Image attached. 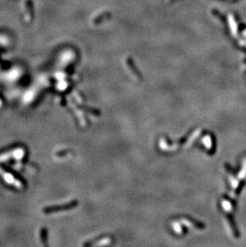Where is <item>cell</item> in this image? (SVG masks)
<instances>
[{
  "mask_svg": "<svg viewBox=\"0 0 246 247\" xmlns=\"http://www.w3.org/2000/svg\"><path fill=\"white\" fill-rule=\"evenodd\" d=\"M72 205H66V206H49L44 209L45 213H52V212L59 211L62 209H66V208H69Z\"/></svg>",
  "mask_w": 246,
  "mask_h": 247,
  "instance_id": "obj_1",
  "label": "cell"
}]
</instances>
